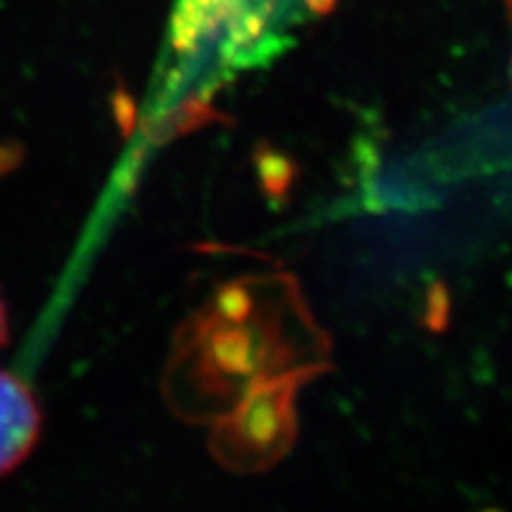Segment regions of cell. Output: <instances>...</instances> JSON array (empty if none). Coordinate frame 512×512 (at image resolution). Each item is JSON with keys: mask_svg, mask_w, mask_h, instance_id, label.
<instances>
[{"mask_svg": "<svg viewBox=\"0 0 512 512\" xmlns=\"http://www.w3.org/2000/svg\"><path fill=\"white\" fill-rule=\"evenodd\" d=\"M41 412L26 384L0 370V476L18 468L37 444Z\"/></svg>", "mask_w": 512, "mask_h": 512, "instance_id": "obj_2", "label": "cell"}, {"mask_svg": "<svg viewBox=\"0 0 512 512\" xmlns=\"http://www.w3.org/2000/svg\"><path fill=\"white\" fill-rule=\"evenodd\" d=\"M329 0H178L171 45L180 56L216 54L239 64L259 58Z\"/></svg>", "mask_w": 512, "mask_h": 512, "instance_id": "obj_1", "label": "cell"}, {"mask_svg": "<svg viewBox=\"0 0 512 512\" xmlns=\"http://www.w3.org/2000/svg\"><path fill=\"white\" fill-rule=\"evenodd\" d=\"M7 335H9V323H7V310L3 306V301H0V346L7 342Z\"/></svg>", "mask_w": 512, "mask_h": 512, "instance_id": "obj_3", "label": "cell"}, {"mask_svg": "<svg viewBox=\"0 0 512 512\" xmlns=\"http://www.w3.org/2000/svg\"><path fill=\"white\" fill-rule=\"evenodd\" d=\"M500 3L504 5V9H506V13H508V18H510V22H512V0H500Z\"/></svg>", "mask_w": 512, "mask_h": 512, "instance_id": "obj_4", "label": "cell"}]
</instances>
